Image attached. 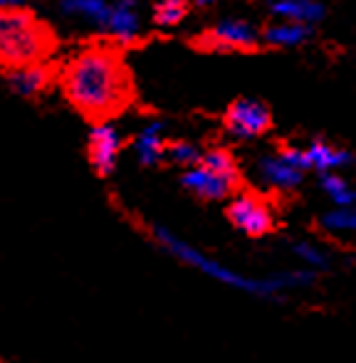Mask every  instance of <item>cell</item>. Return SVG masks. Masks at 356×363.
Returning a JSON list of instances; mask_svg holds the SVG:
<instances>
[{
    "instance_id": "cell-11",
    "label": "cell",
    "mask_w": 356,
    "mask_h": 363,
    "mask_svg": "<svg viewBox=\"0 0 356 363\" xmlns=\"http://www.w3.org/2000/svg\"><path fill=\"white\" fill-rule=\"evenodd\" d=\"M255 173L265 186L274 188V191H292L302 183V171L289 166L279 153H265L257 158Z\"/></svg>"
},
{
    "instance_id": "cell-4",
    "label": "cell",
    "mask_w": 356,
    "mask_h": 363,
    "mask_svg": "<svg viewBox=\"0 0 356 363\" xmlns=\"http://www.w3.org/2000/svg\"><path fill=\"white\" fill-rule=\"evenodd\" d=\"M262 35L252 28L247 20L240 18H223L211 30L196 38V45L208 52H247V50L260 48Z\"/></svg>"
},
{
    "instance_id": "cell-19",
    "label": "cell",
    "mask_w": 356,
    "mask_h": 363,
    "mask_svg": "<svg viewBox=\"0 0 356 363\" xmlns=\"http://www.w3.org/2000/svg\"><path fill=\"white\" fill-rule=\"evenodd\" d=\"M188 15V5L181 3V0H166V3L154 5L151 10V20L159 28H176L178 23H183Z\"/></svg>"
},
{
    "instance_id": "cell-20",
    "label": "cell",
    "mask_w": 356,
    "mask_h": 363,
    "mask_svg": "<svg viewBox=\"0 0 356 363\" xmlns=\"http://www.w3.org/2000/svg\"><path fill=\"white\" fill-rule=\"evenodd\" d=\"M322 228L329 233H356V206L334 208L322 216Z\"/></svg>"
},
{
    "instance_id": "cell-23",
    "label": "cell",
    "mask_w": 356,
    "mask_h": 363,
    "mask_svg": "<svg viewBox=\"0 0 356 363\" xmlns=\"http://www.w3.org/2000/svg\"><path fill=\"white\" fill-rule=\"evenodd\" d=\"M279 156H282L292 168H297V171H302V173L309 171V163H307V156H304V148L287 146V148H282V151H279Z\"/></svg>"
},
{
    "instance_id": "cell-15",
    "label": "cell",
    "mask_w": 356,
    "mask_h": 363,
    "mask_svg": "<svg viewBox=\"0 0 356 363\" xmlns=\"http://www.w3.org/2000/svg\"><path fill=\"white\" fill-rule=\"evenodd\" d=\"M304 156H307L309 168H317L322 176L334 173L337 168L352 166V161H354V156L349 151L329 146L327 141H312V144L304 148Z\"/></svg>"
},
{
    "instance_id": "cell-17",
    "label": "cell",
    "mask_w": 356,
    "mask_h": 363,
    "mask_svg": "<svg viewBox=\"0 0 356 363\" xmlns=\"http://www.w3.org/2000/svg\"><path fill=\"white\" fill-rule=\"evenodd\" d=\"M201 166H206L208 171L218 173V176L228 178V181L240 183L238 163H235V158H233V153L226 151V148H211V151H206L201 158Z\"/></svg>"
},
{
    "instance_id": "cell-21",
    "label": "cell",
    "mask_w": 356,
    "mask_h": 363,
    "mask_svg": "<svg viewBox=\"0 0 356 363\" xmlns=\"http://www.w3.org/2000/svg\"><path fill=\"white\" fill-rule=\"evenodd\" d=\"M166 156L188 171V168L201 163L203 151L198 146H193L191 141H171V144H166Z\"/></svg>"
},
{
    "instance_id": "cell-9",
    "label": "cell",
    "mask_w": 356,
    "mask_h": 363,
    "mask_svg": "<svg viewBox=\"0 0 356 363\" xmlns=\"http://www.w3.org/2000/svg\"><path fill=\"white\" fill-rule=\"evenodd\" d=\"M181 183L186 191H191L193 196L203 198V201H223V198L233 196V191L238 188V183L228 181V178L218 176V173L208 171L206 166H193L188 171H183Z\"/></svg>"
},
{
    "instance_id": "cell-8",
    "label": "cell",
    "mask_w": 356,
    "mask_h": 363,
    "mask_svg": "<svg viewBox=\"0 0 356 363\" xmlns=\"http://www.w3.org/2000/svg\"><path fill=\"white\" fill-rule=\"evenodd\" d=\"M3 74H5V84L15 94L25 96V99H35V96L45 94L57 82L60 67H55L52 62H38V65H28V67L5 69Z\"/></svg>"
},
{
    "instance_id": "cell-7",
    "label": "cell",
    "mask_w": 356,
    "mask_h": 363,
    "mask_svg": "<svg viewBox=\"0 0 356 363\" xmlns=\"http://www.w3.org/2000/svg\"><path fill=\"white\" fill-rule=\"evenodd\" d=\"M87 153H89V163L94 168L96 176L106 178L116 171V163H119V153H121V134L111 121L104 124H94L89 129L87 136Z\"/></svg>"
},
{
    "instance_id": "cell-6",
    "label": "cell",
    "mask_w": 356,
    "mask_h": 363,
    "mask_svg": "<svg viewBox=\"0 0 356 363\" xmlns=\"http://www.w3.org/2000/svg\"><path fill=\"white\" fill-rule=\"evenodd\" d=\"M228 220L250 238H262L274 225L272 208L260 196H252V193H238L233 198L228 206Z\"/></svg>"
},
{
    "instance_id": "cell-13",
    "label": "cell",
    "mask_w": 356,
    "mask_h": 363,
    "mask_svg": "<svg viewBox=\"0 0 356 363\" xmlns=\"http://www.w3.org/2000/svg\"><path fill=\"white\" fill-rule=\"evenodd\" d=\"M57 10L62 15H67V18L82 20V23L91 25V28L104 35V28L111 15V3H101V0H67V3H60Z\"/></svg>"
},
{
    "instance_id": "cell-3",
    "label": "cell",
    "mask_w": 356,
    "mask_h": 363,
    "mask_svg": "<svg viewBox=\"0 0 356 363\" xmlns=\"http://www.w3.org/2000/svg\"><path fill=\"white\" fill-rule=\"evenodd\" d=\"M154 238L159 240L161 247H164L166 252L174 255L176 259H181V262H186V264H191V267L201 269L203 274H208V277H213V279H218V282L228 284V287L250 291V294L269 296V294H277V291H282V289L307 287V284L314 279L312 269H292V272H279V274H272V277H265V279L243 277V274L228 269L226 264H221L218 259L203 255L201 250L191 247V245H186L183 240H178L176 235L169 233L166 228H154Z\"/></svg>"
},
{
    "instance_id": "cell-10",
    "label": "cell",
    "mask_w": 356,
    "mask_h": 363,
    "mask_svg": "<svg viewBox=\"0 0 356 363\" xmlns=\"http://www.w3.org/2000/svg\"><path fill=\"white\" fill-rule=\"evenodd\" d=\"M104 35L111 40L114 48H124V45L136 43L141 35V18L134 3H114L111 5L109 23L104 28Z\"/></svg>"
},
{
    "instance_id": "cell-14",
    "label": "cell",
    "mask_w": 356,
    "mask_h": 363,
    "mask_svg": "<svg viewBox=\"0 0 356 363\" xmlns=\"http://www.w3.org/2000/svg\"><path fill=\"white\" fill-rule=\"evenodd\" d=\"M269 13L274 18H282L284 23H299L312 28L324 18V5L314 0H279V3H269Z\"/></svg>"
},
{
    "instance_id": "cell-1",
    "label": "cell",
    "mask_w": 356,
    "mask_h": 363,
    "mask_svg": "<svg viewBox=\"0 0 356 363\" xmlns=\"http://www.w3.org/2000/svg\"><path fill=\"white\" fill-rule=\"evenodd\" d=\"M57 82L69 106L94 124L111 121L134 101L131 72L111 43L77 50L60 67Z\"/></svg>"
},
{
    "instance_id": "cell-22",
    "label": "cell",
    "mask_w": 356,
    "mask_h": 363,
    "mask_svg": "<svg viewBox=\"0 0 356 363\" xmlns=\"http://www.w3.org/2000/svg\"><path fill=\"white\" fill-rule=\"evenodd\" d=\"M294 255H297L299 259H302L304 264H309V267H327V255H324V250H319L317 245L312 242H297L294 245Z\"/></svg>"
},
{
    "instance_id": "cell-5",
    "label": "cell",
    "mask_w": 356,
    "mask_h": 363,
    "mask_svg": "<svg viewBox=\"0 0 356 363\" xmlns=\"http://www.w3.org/2000/svg\"><path fill=\"white\" fill-rule=\"evenodd\" d=\"M223 124L233 139L250 141L267 134V129L272 126V114L260 99H238L228 106Z\"/></svg>"
},
{
    "instance_id": "cell-18",
    "label": "cell",
    "mask_w": 356,
    "mask_h": 363,
    "mask_svg": "<svg viewBox=\"0 0 356 363\" xmlns=\"http://www.w3.org/2000/svg\"><path fill=\"white\" fill-rule=\"evenodd\" d=\"M322 191L332 198L334 208L356 206V188L349 186L339 173H327V176H322Z\"/></svg>"
},
{
    "instance_id": "cell-16",
    "label": "cell",
    "mask_w": 356,
    "mask_h": 363,
    "mask_svg": "<svg viewBox=\"0 0 356 363\" xmlns=\"http://www.w3.org/2000/svg\"><path fill=\"white\" fill-rule=\"evenodd\" d=\"M312 38V28L299 23H277L269 25L262 33V43L272 45V48H297L304 45Z\"/></svg>"
},
{
    "instance_id": "cell-12",
    "label": "cell",
    "mask_w": 356,
    "mask_h": 363,
    "mask_svg": "<svg viewBox=\"0 0 356 363\" xmlns=\"http://www.w3.org/2000/svg\"><path fill=\"white\" fill-rule=\"evenodd\" d=\"M134 153L139 163L144 166H156L166 158V139H164V124L161 121H151L139 131L134 139Z\"/></svg>"
},
{
    "instance_id": "cell-2",
    "label": "cell",
    "mask_w": 356,
    "mask_h": 363,
    "mask_svg": "<svg viewBox=\"0 0 356 363\" xmlns=\"http://www.w3.org/2000/svg\"><path fill=\"white\" fill-rule=\"evenodd\" d=\"M57 50V35L35 10L23 3L0 0V69L50 62Z\"/></svg>"
}]
</instances>
